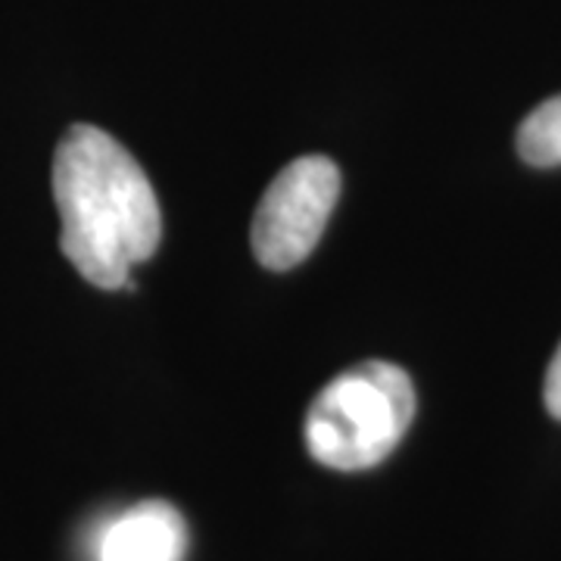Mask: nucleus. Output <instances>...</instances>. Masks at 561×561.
<instances>
[{
  "label": "nucleus",
  "instance_id": "1",
  "mask_svg": "<svg viewBox=\"0 0 561 561\" xmlns=\"http://www.w3.org/2000/svg\"><path fill=\"white\" fill-rule=\"evenodd\" d=\"M60 250L101 290L125 287L131 268L157 253L162 213L153 184L113 135L72 125L54 153Z\"/></svg>",
  "mask_w": 561,
  "mask_h": 561
},
{
  "label": "nucleus",
  "instance_id": "2",
  "mask_svg": "<svg viewBox=\"0 0 561 561\" xmlns=\"http://www.w3.org/2000/svg\"><path fill=\"white\" fill-rule=\"evenodd\" d=\"M415 419V387L400 365L368 359L346 368L306 412V449L334 471L383 461Z\"/></svg>",
  "mask_w": 561,
  "mask_h": 561
},
{
  "label": "nucleus",
  "instance_id": "3",
  "mask_svg": "<svg viewBox=\"0 0 561 561\" xmlns=\"http://www.w3.org/2000/svg\"><path fill=\"white\" fill-rule=\"evenodd\" d=\"M341 197V169L328 157L287 162L253 216V253L272 272L300 265L328 228Z\"/></svg>",
  "mask_w": 561,
  "mask_h": 561
},
{
  "label": "nucleus",
  "instance_id": "4",
  "mask_svg": "<svg viewBox=\"0 0 561 561\" xmlns=\"http://www.w3.org/2000/svg\"><path fill=\"white\" fill-rule=\"evenodd\" d=\"M187 527L175 505L147 500L106 524L98 561H184Z\"/></svg>",
  "mask_w": 561,
  "mask_h": 561
},
{
  "label": "nucleus",
  "instance_id": "5",
  "mask_svg": "<svg viewBox=\"0 0 561 561\" xmlns=\"http://www.w3.org/2000/svg\"><path fill=\"white\" fill-rule=\"evenodd\" d=\"M518 153L530 165H561V94L540 103L522 122Z\"/></svg>",
  "mask_w": 561,
  "mask_h": 561
},
{
  "label": "nucleus",
  "instance_id": "6",
  "mask_svg": "<svg viewBox=\"0 0 561 561\" xmlns=\"http://www.w3.org/2000/svg\"><path fill=\"white\" fill-rule=\"evenodd\" d=\"M542 400L552 419L561 421V343L556 350V356L549 362V371H546V383H542Z\"/></svg>",
  "mask_w": 561,
  "mask_h": 561
}]
</instances>
